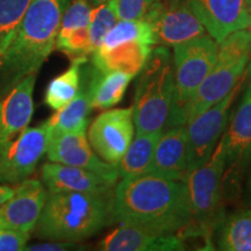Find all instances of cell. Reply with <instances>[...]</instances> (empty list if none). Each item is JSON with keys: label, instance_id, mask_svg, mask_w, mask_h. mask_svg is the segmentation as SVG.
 <instances>
[{"label": "cell", "instance_id": "32", "mask_svg": "<svg viewBox=\"0 0 251 251\" xmlns=\"http://www.w3.org/2000/svg\"><path fill=\"white\" fill-rule=\"evenodd\" d=\"M75 247V242H69V241H51L48 243L34 244L31 247H26L25 250H33V251H61L68 250L70 248Z\"/></svg>", "mask_w": 251, "mask_h": 251}, {"label": "cell", "instance_id": "4", "mask_svg": "<svg viewBox=\"0 0 251 251\" xmlns=\"http://www.w3.org/2000/svg\"><path fill=\"white\" fill-rule=\"evenodd\" d=\"M133 103L135 131L162 133L168 124L175 93L174 65L169 49L152 48L139 72Z\"/></svg>", "mask_w": 251, "mask_h": 251}, {"label": "cell", "instance_id": "35", "mask_svg": "<svg viewBox=\"0 0 251 251\" xmlns=\"http://www.w3.org/2000/svg\"><path fill=\"white\" fill-rule=\"evenodd\" d=\"M248 5H249V8H250V12H251V0H248Z\"/></svg>", "mask_w": 251, "mask_h": 251}, {"label": "cell", "instance_id": "17", "mask_svg": "<svg viewBox=\"0 0 251 251\" xmlns=\"http://www.w3.org/2000/svg\"><path fill=\"white\" fill-rule=\"evenodd\" d=\"M41 178L48 193H113L115 187V184L109 183L92 171L55 162L42 166Z\"/></svg>", "mask_w": 251, "mask_h": 251}, {"label": "cell", "instance_id": "16", "mask_svg": "<svg viewBox=\"0 0 251 251\" xmlns=\"http://www.w3.org/2000/svg\"><path fill=\"white\" fill-rule=\"evenodd\" d=\"M99 248L106 251H177L184 250L185 244L179 234L120 226L100 241Z\"/></svg>", "mask_w": 251, "mask_h": 251}, {"label": "cell", "instance_id": "8", "mask_svg": "<svg viewBox=\"0 0 251 251\" xmlns=\"http://www.w3.org/2000/svg\"><path fill=\"white\" fill-rule=\"evenodd\" d=\"M219 43L207 34L174 46V101L164 129L186 126L187 106L214 65Z\"/></svg>", "mask_w": 251, "mask_h": 251}, {"label": "cell", "instance_id": "29", "mask_svg": "<svg viewBox=\"0 0 251 251\" xmlns=\"http://www.w3.org/2000/svg\"><path fill=\"white\" fill-rule=\"evenodd\" d=\"M91 9L89 0H74L68 5L62 17L56 42L67 39L72 31L89 26Z\"/></svg>", "mask_w": 251, "mask_h": 251}, {"label": "cell", "instance_id": "9", "mask_svg": "<svg viewBox=\"0 0 251 251\" xmlns=\"http://www.w3.org/2000/svg\"><path fill=\"white\" fill-rule=\"evenodd\" d=\"M248 74L224 99L212 105L186 124V166L187 174L211 158L215 147L224 135L230 120L234 100L244 85Z\"/></svg>", "mask_w": 251, "mask_h": 251}, {"label": "cell", "instance_id": "1", "mask_svg": "<svg viewBox=\"0 0 251 251\" xmlns=\"http://www.w3.org/2000/svg\"><path fill=\"white\" fill-rule=\"evenodd\" d=\"M111 222L184 237L190 224L186 184L151 174L121 179L112 194Z\"/></svg>", "mask_w": 251, "mask_h": 251}, {"label": "cell", "instance_id": "21", "mask_svg": "<svg viewBox=\"0 0 251 251\" xmlns=\"http://www.w3.org/2000/svg\"><path fill=\"white\" fill-rule=\"evenodd\" d=\"M133 78L121 71L103 72L93 67L89 80H85L92 108L107 109L118 105Z\"/></svg>", "mask_w": 251, "mask_h": 251}, {"label": "cell", "instance_id": "12", "mask_svg": "<svg viewBox=\"0 0 251 251\" xmlns=\"http://www.w3.org/2000/svg\"><path fill=\"white\" fill-rule=\"evenodd\" d=\"M47 156L50 162L85 169L117 185L118 166L105 162L94 152L86 137V131L50 135Z\"/></svg>", "mask_w": 251, "mask_h": 251}, {"label": "cell", "instance_id": "22", "mask_svg": "<svg viewBox=\"0 0 251 251\" xmlns=\"http://www.w3.org/2000/svg\"><path fill=\"white\" fill-rule=\"evenodd\" d=\"M91 109L92 106L85 81L81 84L76 98L71 100L64 107L57 109L55 114L47 121L50 135L70 131H86Z\"/></svg>", "mask_w": 251, "mask_h": 251}, {"label": "cell", "instance_id": "14", "mask_svg": "<svg viewBox=\"0 0 251 251\" xmlns=\"http://www.w3.org/2000/svg\"><path fill=\"white\" fill-rule=\"evenodd\" d=\"M47 197L48 191L36 178L19 183L13 196L0 206V229L30 234L35 230Z\"/></svg>", "mask_w": 251, "mask_h": 251}, {"label": "cell", "instance_id": "33", "mask_svg": "<svg viewBox=\"0 0 251 251\" xmlns=\"http://www.w3.org/2000/svg\"><path fill=\"white\" fill-rule=\"evenodd\" d=\"M15 191V186H9L7 184H0V206L7 201V200L13 196Z\"/></svg>", "mask_w": 251, "mask_h": 251}, {"label": "cell", "instance_id": "11", "mask_svg": "<svg viewBox=\"0 0 251 251\" xmlns=\"http://www.w3.org/2000/svg\"><path fill=\"white\" fill-rule=\"evenodd\" d=\"M133 107L109 109L94 119L89 128V142L94 152L117 165L134 139Z\"/></svg>", "mask_w": 251, "mask_h": 251}, {"label": "cell", "instance_id": "6", "mask_svg": "<svg viewBox=\"0 0 251 251\" xmlns=\"http://www.w3.org/2000/svg\"><path fill=\"white\" fill-rule=\"evenodd\" d=\"M225 152L220 141L211 158L190 171L185 178L188 193L190 224L185 236H211L225 218L222 209V177L225 172Z\"/></svg>", "mask_w": 251, "mask_h": 251}, {"label": "cell", "instance_id": "20", "mask_svg": "<svg viewBox=\"0 0 251 251\" xmlns=\"http://www.w3.org/2000/svg\"><path fill=\"white\" fill-rule=\"evenodd\" d=\"M227 127L220 139L226 159L224 174L233 172L237 168L251 146V81Z\"/></svg>", "mask_w": 251, "mask_h": 251}, {"label": "cell", "instance_id": "27", "mask_svg": "<svg viewBox=\"0 0 251 251\" xmlns=\"http://www.w3.org/2000/svg\"><path fill=\"white\" fill-rule=\"evenodd\" d=\"M31 0H0V64Z\"/></svg>", "mask_w": 251, "mask_h": 251}, {"label": "cell", "instance_id": "3", "mask_svg": "<svg viewBox=\"0 0 251 251\" xmlns=\"http://www.w3.org/2000/svg\"><path fill=\"white\" fill-rule=\"evenodd\" d=\"M113 193H48L35 227L41 238L77 241L97 234L111 222Z\"/></svg>", "mask_w": 251, "mask_h": 251}, {"label": "cell", "instance_id": "19", "mask_svg": "<svg viewBox=\"0 0 251 251\" xmlns=\"http://www.w3.org/2000/svg\"><path fill=\"white\" fill-rule=\"evenodd\" d=\"M144 174L174 180H185L186 166V127L175 126L162 131L151 162Z\"/></svg>", "mask_w": 251, "mask_h": 251}, {"label": "cell", "instance_id": "13", "mask_svg": "<svg viewBox=\"0 0 251 251\" xmlns=\"http://www.w3.org/2000/svg\"><path fill=\"white\" fill-rule=\"evenodd\" d=\"M185 2L218 43L234 31L251 28L248 0H185Z\"/></svg>", "mask_w": 251, "mask_h": 251}, {"label": "cell", "instance_id": "23", "mask_svg": "<svg viewBox=\"0 0 251 251\" xmlns=\"http://www.w3.org/2000/svg\"><path fill=\"white\" fill-rule=\"evenodd\" d=\"M216 244L224 251H251V207L222 219Z\"/></svg>", "mask_w": 251, "mask_h": 251}, {"label": "cell", "instance_id": "28", "mask_svg": "<svg viewBox=\"0 0 251 251\" xmlns=\"http://www.w3.org/2000/svg\"><path fill=\"white\" fill-rule=\"evenodd\" d=\"M117 21L118 18L113 11L112 6L109 5L108 0L100 2L96 8L91 9L89 33L90 46L92 52L100 46L103 37L117 24Z\"/></svg>", "mask_w": 251, "mask_h": 251}, {"label": "cell", "instance_id": "24", "mask_svg": "<svg viewBox=\"0 0 251 251\" xmlns=\"http://www.w3.org/2000/svg\"><path fill=\"white\" fill-rule=\"evenodd\" d=\"M162 133H141L134 135V139L127 151L118 164L119 177L121 179L143 175L151 162L156 144Z\"/></svg>", "mask_w": 251, "mask_h": 251}, {"label": "cell", "instance_id": "10", "mask_svg": "<svg viewBox=\"0 0 251 251\" xmlns=\"http://www.w3.org/2000/svg\"><path fill=\"white\" fill-rule=\"evenodd\" d=\"M49 140L50 129L45 122L0 141V184L18 185L33 175L47 153Z\"/></svg>", "mask_w": 251, "mask_h": 251}, {"label": "cell", "instance_id": "31", "mask_svg": "<svg viewBox=\"0 0 251 251\" xmlns=\"http://www.w3.org/2000/svg\"><path fill=\"white\" fill-rule=\"evenodd\" d=\"M29 234L23 231L0 229V251H20L27 247Z\"/></svg>", "mask_w": 251, "mask_h": 251}, {"label": "cell", "instance_id": "34", "mask_svg": "<svg viewBox=\"0 0 251 251\" xmlns=\"http://www.w3.org/2000/svg\"><path fill=\"white\" fill-rule=\"evenodd\" d=\"M92 1L97 2V4H100V2H102V1H106V0H92Z\"/></svg>", "mask_w": 251, "mask_h": 251}, {"label": "cell", "instance_id": "15", "mask_svg": "<svg viewBox=\"0 0 251 251\" xmlns=\"http://www.w3.org/2000/svg\"><path fill=\"white\" fill-rule=\"evenodd\" d=\"M156 37V45L176 46L206 34L200 23L186 2L175 0L170 7L161 4L148 18Z\"/></svg>", "mask_w": 251, "mask_h": 251}, {"label": "cell", "instance_id": "25", "mask_svg": "<svg viewBox=\"0 0 251 251\" xmlns=\"http://www.w3.org/2000/svg\"><path fill=\"white\" fill-rule=\"evenodd\" d=\"M87 62V57L71 59V65L59 76L48 84L45 102L51 109H61L76 98L81 86V68Z\"/></svg>", "mask_w": 251, "mask_h": 251}, {"label": "cell", "instance_id": "18", "mask_svg": "<svg viewBox=\"0 0 251 251\" xmlns=\"http://www.w3.org/2000/svg\"><path fill=\"white\" fill-rule=\"evenodd\" d=\"M36 74L29 75L0 97V141L26 129L34 113Z\"/></svg>", "mask_w": 251, "mask_h": 251}, {"label": "cell", "instance_id": "7", "mask_svg": "<svg viewBox=\"0 0 251 251\" xmlns=\"http://www.w3.org/2000/svg\"><path fill=\"white\" fill-rule=\"evenodd\" d=\"M156 46L152 26L146 20H118L92 52L93 67L136 76Z\"/></svg>", "mask_w": 251, "mask_h": 251}, {"label": "cell", "instance_id": "2", "mask_svg": "<svg viewBox=\"0 0 251 251\" xmlns=\"http://www.w3.org/2000/svg\"><path fill=\"white\" fill-rule=\"evenodd\" d=\"M69 0H31L0 64V97L36 74L56 46Z\"/></svg>", "mask_w": 251, "mask_h": 251}, {"label": "cell", "instance_id": "26", "mask_svg": "<svg viewBox=\"0 0 251 251\" xmlns=\"http://www.w3.org/2000/svg\"><path fill=\"white\" fill-rule=\"evenodd\" d=\"M226 197H236L244 207H251V146L233 172L222 177V202Z\"/></svg>", "mask_w": 251, "mask_h": 251}, {"label": "cell", "instance_id": "30", "mask_svg": "<svg viewBox=\"0 0 251 251\" xmlns=\"http://www.w3.org/2000/svg\"><path fill=\"white\" fill-rule=\"evenodd\" d=\"M118 20H147L161 0H108Z\"/></svg>", "mask_w": 251, "mask_h": 251}, {"label": "cell", "instance_id": "5", "mask_svg": "<svg viewBox=\"0 0 251 251\" xmlns=\"http://www.w3.org/2000/svg\"><path fill=\"white\" fill-rule=\"evenodd\" d=\"M248 74H251V31L242 29L234 31L219 43L212 70L188 103L186 124L224 99Z\"/></svg>", "mask_w": 251, "mask_h": 251}]
</instances>
